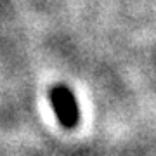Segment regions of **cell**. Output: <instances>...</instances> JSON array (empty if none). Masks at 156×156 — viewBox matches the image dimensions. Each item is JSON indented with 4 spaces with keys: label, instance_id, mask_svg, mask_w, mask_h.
Listing matches in <instances>:
<instances>
[{
    "label": "cell",
    "instance_id": "6da1fadb",
    "mask_svg": "<svg viewBox=\"0 0 156 156\" xmlns=\"http://www.w3.org/2000/svg\"><path fill=\"white\" fill-rule=\"evenodd\" d=\"M49 101L52 104V109L56 113L57 120L64 128H73L78 123L80 113H78V104L73 92L64 85H57L49 92Z\"/></svg>",
    "mask_w": 156,
    "mask_h": 156
}]
</instances>
